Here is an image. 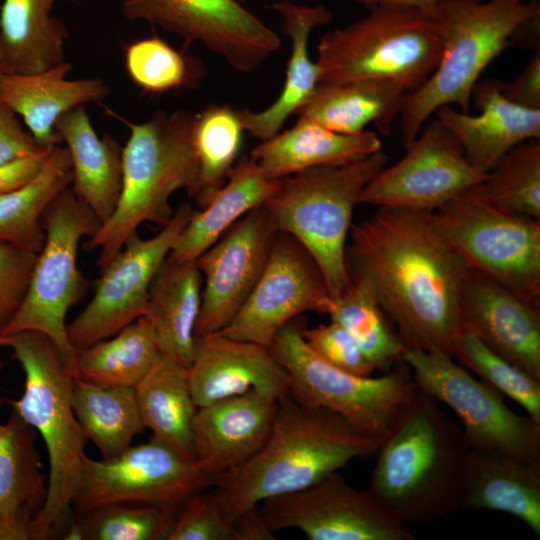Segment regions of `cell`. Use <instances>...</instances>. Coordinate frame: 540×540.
I'll use <instances>...</instances> for the list:
<instances>
[{
  "label": "cell",
  "mask_w": 540,
  "mask_h": 540,
  "mask_svg": "<svg viewBox=\"0 0 540 540\" xmlns=\"http://www.w3.org/2000/svg\"><path fill=\"white\" fill-rule=\"evenodd\" d=\"M349 235L350 278L371 290L406 349L453 357L469 269L438 229L433 212L377 207L352 224Z\"/></svg>",
  "instance_id": "1"
},
{
  "label": "cell",
  "mask_w": 540,
  "mask_h": 540,
  "mask_svg": "<svg viewBox=\"0 0 540 540\" xmlns=\"http://www.w3.org/2000/svg\"><path fill=\"white\" fill-rule=\"evenodd\" d=\"M380 443L341 415L307 407L287 394L278 400L263 446L217 476L211 491L234 524L268 498L305 489L355 459L375 455Z\"/></svg>",
  "instance_id": "2"
},
{
  "label": "cell",
  "mask_w": 540,
  "mask_h": 540,
  "mask_svg": "<svg viewBox=\"0 0 540 540\" xmlns=\"http://www.w3.org/2000/svg\"><path fill=\"white\" fill-rule=\"evenodd\" d=\"M469 448L461 426L417 388L381 440L367 490L407 526L439 521L459 510V477Z\"/></svg>",
  "instance_id": "3"
},
{
  "label": "cell",
  "mask_w": 540,
  "mask_h": 540,
  "mask_svg": "<svg viewBox=\"0 0 540 540\" xmlns=\"http://www.w3.org/2000/svg\"><path fill=\"white\" fill-rule=\"evenodd\" d=\"M24 376L15 411L44 441L49 461L46 498L29 525L30 539L46 540L64 533L72 520L85 454V437L73 410L72 364L44 334L24 331L0 336Z\"/></svg>",
  "instance_id": "4"
},
{
  "label": "cell",
  "mask_w": 540,
  "mask_h": 540,
  "mask_svg": "<svg viewBox=\"0 0 540 540\" xmlns=\"http://www.w3.org/2000/svg\"><path fill=\"white\" fill-rule=\"evenodd\" d=\"M196 114L187 109L159 110L148 120L132 123L122 149L121 190L110 217L84 243L99 250L102 269L143 223L166 225L173 216L171 195L186 189L192 197L198 179L194 146Z\"/></svg>",
  "instance_id": "5"
},
{
  "label": "cell",
  "mask_w": 540,
  "mask_h": 540,
  "mask_svg": "<svg viewBox=\"0 0 540 540\" xmlns=\"http://www.w3.org/2000/svg\"><path fill=\"white\" fill-rule=\"evenodd\" d=\"M537 14L538 0L438 1L433 19L442 56L426 82L403 97L399 128L406 149L439 107L455 104L469 113L472 91L482 72Z\"/></svg>",
  "instance_id": "6"
},
{
  "label": "cell",
  "mask_w": 540,
  "mask_h": 540,
  "mask_svg": "<svg viewBox=\"0 0 540 540\" xmlns=\"http://www.w3.org/2000/svg\"><path fill=\"white\" fill-rule=\"evenodd\" d=\"M380 150L342 165L319 166L279 179L264 203L278 232L296 239L320 268L332 298L350 284L346 240L365 186L386 166Z\"/></svg>",
  "instance_id": "7"
},
{
  "label": "cell",
  "mask_w": 540,
  "mask_h": 540,
  "mask_svg": "<svg viewBox=\"0 0 540 540\" xmlns=\"http://www.w3.org/2000/svg\"><path fill=\"white\" fill-rule=\"evenodd\" d=\"M321 38L316 63L320 82L386 80L406 93L421 87L442 56L433 18L405 6L381 5Z\"/></svg>",
  "instance_id": "8"
},
{
  "label": "cell",
  "mask_w": 540,
  "mask_h": 540,
  "mask_svg": "<svg viewBox=\"0 0 540 540\" xmlns=\"http://www.w3.org/2000/svg\"><path fill=\"white\" fill-rule=\"evenodd\" d=\"M302 329V322L295 318L278 331L269 345L288 373L289 394L307 407L337 413L382 440L417 391L408 366L400 360L380 377L348 373L318 356L304 340Z\"/></svg>",
  "instance_id": "9"
},
{
  "label": "cell",
  "mask_w": 540,
  "mask_h": 540,
  "mask_svg": "<svg viewBox=\"0 0 540 540\" xmlns=\"http://www.w3.org/2000/svg\"><path fill=\"white\" fill-rule=\"evenodd\" d=\"M433 216L469 270L539 303V219L494 204L475 186L441 206Z\"/></svg>",
  "instance_id": "10"
},
{
  "label": "cell",
  "mask_w": 540,
  "mask_h": 540,
  "mask_svg": "<svg viewBox=\"0 0 540 540\" xmlns=\"http://www.w3.org/2000/svg\"><path fill=\"white\" fill-rule=\"evenodd\" d=\"M42 222L45 241L26 296L0 336L24 331L44 334L73 366L75 350L67 336L66 316L87 290L78 268V248L81 239L91 237L101 223L69 187L47 207Z\"/></svg>",
  "instance_id": "11"
},
{
  "label": "cell",
  "mask_w": 540,
  "mask_h": 540,
  "mask_svg": "<svg viewBox=\"0 0 540 540\" xmlns=\"http://www.w3.org/2000/svg\"><path fill=\"white\" fill-rule=\"evenodd\" d=\"M400 360L410 369L417 388L458 416L470 448L540 466V422L512 411L503 395L451 356L405 349Z\"/></svg>",
  "instance_id": "12"
},
{
  "label": "cell",
  "mask_w": 540,
  "mask_h": 540,
  "mask_svg": "<svg viewBox=\"0 0 540 540\" xmlns=\"http://www.w3.org/2000/svg\"><path fill=\"white\" fill-rule=\"evenodd\" d=\"M217 477L200 470L171 445L152 435L145 443L102 460L86 456L73 501L76 512L112 503L152 504L178 511Z\"/></svg>",
  "instance_id": "13"
},
{
  "label": "cell",
  "mask_w": 540,
  "mask_h": 540,
  "mask_svg": "<svg viewBox=\"0 0 540 540\" xmlns=\"http://www.w3.org/2000/svg\"><path fill=\"white\" fill-rule=\"evenodd\" d=\"M193 210L190 204H181L153 237L143 239L137 231L132 233L100 269L93 297L67 324L75 352L113 336L145 315L151 283Z\"/></svg>",
  "instance_id": "14"
},
{
  "label": "cell",
  "mask_w": 540,
  "mask_h": 540,
  "mask_svg": "<svg viewBox=\"0 0 540 540\" xmlns=\"http://www.w3.org/2000/svg\"><path fill=\"white\" fill-rule=\"evenodd\" d=\"M124 17L198 42L236 71L256 70L281 38L238 0H121Z\"/></svg>",
  "instance_id": "15"
},
{
  "label": "cell",
  "mask_w": 540,
  "mask_h": 540,
  "mask_svg": "<svg viewBox=\"0 0 540 540\" xmlns=\"http://www.w3.org/2000/svg\"><path fill=\"white\" fill-rule=\"evenodd\" d=\"M259 509L271 531L297 529L309 540H415L367 489L353 488L338 471L305 489L268 498Z\"/></svg>",
  "instance_id": "16"
},
{
  "label": "cell",
  "mask_w": 540,
  "mask_h": 540,
  "mask_svg": "<svg viewBox=\"0 0 540 540\" xmlns=\"http://www.w3.org/2000/svg\"><path fill=\"white\" fill-rule=\"evenodd\" d=\"M487 175L469 163L458 139L434 119L402 159L365 186L359 204L434 212Z\"/></svg>",
  "instance_id": "17"
},
{
  "label": "cell",
  "mask_w": 540,
  "mask_h": 540,
  "mask_svg": "<svg viewBox=\"0 0 540 540\" xmlns=\"http://www.w3.org/2000/svg\"><path fill=\"white\" fill-rule=\"evenodd\" d=\"M332 297L309 252L278 232L265 268L233 320L220 332L269 347L275 335L302 313H326Z\"/></svg>",
  "instance_id": "18"
},
{
  "label": "cell",
  "mask_w": 540,
  "mask_h": 540,
  "mask_svg": "<svg viewBox=\"0 0 540 540\" xmlns=\"http://www.w3.org/2000/svg\"><path fill=\"white\" fill-rule=\"evenodd\" d=\"M277 234L262 205L196 259L204 280L196 338L218 333L233 320L259 280Z\"/></svg>",
  "instance_id": "19"
},
{
  "label": "cell",
  "mask_w": 540,
  "mask_h": 540,
  "mask_svg": "<svg viewBox=\"0 0 540 540\" xmlns=\"http://www.w3.org/2000/svg\"><path fill=\"white\" fill-rule=\"evenodd\" d=\"M460 318L488 349L540 380V303L469 270Z\"/></svg>",
  "instance_id": "20"
},
{
  "label": "cell",
  "mask_w": 540,
  "mask_h": 540,
  "mask_svg": "<svg viewBox=\"0 0 540 540\" xmlns=\"http://www.w3.org/2000/svg\"><path fill=\"white\" fill-rule=\"evenodd\" d=\"M187 370L198 408L252 390L277 399L289 394L288 373L269 347L220 333L196 339Z\"/></svg>",
  "instance_id": "21"
},
{
  "label": "cell",
  "mask_w": 540,
  "mask_h": 540,
  "mask_svg": "<svg viewBox=\"0 0 540 540\" xmlns=\"http://www.w3.org/2000/svg\"><path fill=\"white\" fill-rule=\"evenodd\" d=\"M278 400L252 390L199 407L193 422L197 467L217 477L249 460L269 436Z\"/></svg>",
  "instance_id": "22"
},
{
  "label": "cell",
  "mask_w": 540,
  "mask_h": 540,
  "mask_svg": "<svg viewBox=\"0 0 540 540\" xmlns=\"http://www.w3.org/2000/svg\"><path fill=\"white\" fill-rule=\"evenodd\" d=\"M502 83L498 79L476 83L471 103L479 110L478 115L448 105L434 112L436 119L458 139L469 163L484 174L518 144L540 140V109L509 101L501 93Z\"/></svg>",
  "instance_id": "23"
},
{
  "label": "cell",
  "mask_w": 540,
  "mask_h": 540,
  "mask_svg": "<svg viewBox=\"0 0 540 540\" xmlns=\"http://www.w3.org/2000/svg\"><path fill=\"white\" fill-rule=\"evenodd\" d=\"M458 507L507 513L540 537V466L507 454L469 448L458 485Z\"/></svg>",
  "instance_id": "24"
},
{
  "label": "cell",
  "mask_w": 540,
  "mask_h": 540,
  "mask_svg": "<svg viewBox=\"0 0 540 540\" xmlns=\"http://www.w3.org/2000/svg\"><path fill=\"white\" fill-rule=\"evenodd\" d=\"M71 69L65 61L37 74L0 72V100L22 118L43 148L62 142L55 123L63 113L86 103H100L110 94L101 78L66 79Z\"/></svg>",
  "instance_id": "25"
},
{
  "label": "cell",
  "mask_w": 540,
  "mask_h": 540,
  "mask_svg": "<svg viewBox=\"0 0 540 540\" xmlns=\"http://www.w3.org/2000/svg\"><path fill=\"white\" fill-rule=\"evenodd\" d=\"M4 368L0 358V374ZM3 399L0 396V409ZM37 432L15 411L0 422V540L30 539L29 525L47 491Z\"/></svg>",
  "instance_id": "26"
},
{
  "label": "cell",
  "mask_w": 540,
  "mask_h": 540,
  "mask_svg": "<svg viewBox=\"0 0 540 540\" xmlns=\"http://www.w3.org/2000/svg\"><path fill=\"white\" fill-rule=\"evenodd\" d=\"M282 19V31L291 41V54L281 93L266 109L237 110L244 130L266 140L279 132L284 122L309 100L320 82V69L308 54L311 32L319 25L327 24L332 13L322 4L306 6L289 0L272 5Z\"/></svg>",
  "instance_id": "27"
},
{
  "label": "cell",
  "mask_w": 540,
  "mask_h": 540,
  "mask_svg": "<svg viewBox=\"0 0 540 540\" xmlns=\"http://www.w3.org/2000/svg\"><path fill=\"white\" fill-rule=\"evenodd\" d=\"M382 150L376 133L342 134L303 118L281 133L263 140L250 158L269 179L279 180L304 170L342 165Z\"/></svg>",
  "instance_id": "28"
},
{
  "label": "cell",
  "mask_w": 540,
  "mask_h": 540,
  "mask_svg": "<svg viewBox=\"0 0 540 540\" xmlns=\"http://www.w3.org/2000/svg\"><path fill=\"white\" fill-rule=\"evenodd\" d=\"M72 165V191L104 223L121 190L122 147L109 134L96 133L84 107L63 113L55 123Z\"/></svg>",
  "instance_id": "29"
},
{
  "label": "cell",
  "mask_w": 540,
  "mask_h": 540,
  "mask_svg": "<svg viewBox=\"0 0 540 540\" xmlns=\"http://www.w3.org/2000/svg\"><path fill=\"white\" fill-rule=\"evenodd\" d=\"M202 282L196 260L166 258L151 283L144 315L153 327L160 354L187 369L196 347Z\"/></svg>",
  "instance_id": "30"
},
{
  "label": "cell",
  "mask_w": 540,
  "mask_h": 540,
  "mask_svg": "<svg viewBox=\"0 0 540 540\" xmlns=\"http://www.w3.org/2000/svg\"><path fill=\"white\" fill-rule=\"evenodd\" d=\"M405 94L400 85L386 80L319 82L296 115L342 134L361 133L373 123L389 135Z\"/></svg>",
  "instance_id": "31"
},
{
  "label": "cell",
  "mask_w": 540,
  "mask_h": 540,
  "mask_svg": "<svg viewBox=\"0 0 540 540\" xmlns=\"http://www.w3.org/2000/svg\"><path fill=\"white\" fill-rule=\"evenodd\" d=\"M278 183L279 180L267 178L250 157H243L209 203L193 210L167 258L195 261L236 221L264 205Z\"/></svg>",
  "instance_id": "32"
},
{
  "label": "cell",
  "mask_w": 540,
  "mask_h": 540,
  "mask_svg": "<svg viewBox=\"0 0 540 540\" xmlns=\"http://www.w3.org/2000/svg\"><path fill=\"white\" fill-rule=\"evenodd\" d=\"M61 0H3L0 72L31 75L65 62L67 26L51 15Z\"/></svg>",
  "instance_id": "33"
},
{
  "label": "cell",
  "mask_w": 540,
  "mask_h": 540,
  "mask_svg": "<svg viewBox=\"0 0 540 540\" xmlns=\"http://www.w3.org/2000/svg\"><path fill=\"white\" fill-rule=\"evenodd\" d=\"M134 389L145 429L194 462L193 422L198 407L187 368L160 354Z\"/></svg>",
  "instance_id": "34"
},
{
  "label": "cell",
  "mask_w": 540,
  "mask_h": 540,
  "mask_svg": "<svg viewBox=\"0 0 540 540\" xmlns=\"http://www.w3.org/2000/svg\"><path fill=\"white\" fill-rule=\"evenodd\" d=\"M71 183L68 150L56 145L34 177L0 195V240L38 254L45 241L43 215L56 196Z\"/></svg>",
  "instance_id": "35"
},
{
  "label": "cell",
  "mask_w": 540,
  "mask_h": 540,
  "mask_svg": "<svg viewBox=\"0 0 540 540\" xmlns=\"http://www.w3.org/2000/svg\"><path fill=\"white\" fill-rule=\"evenodd\" d=\"M71 400L85 437L95 444L102 458L122 453L145 430L133 387L74 377Z\"/></svg>",
  "instance_id": "36"
},
{
  "label": "cell",
  "mask_w": 540,
  "mask_h": 540,
  "mask_svg": "<svg viewBox=\"0 0 540 540\" xmlns=\"http://www.w3.org/2000/svg\"><path fill=\"white\" fill-rule=\"evenodd\" d=\"M159 355L153 327L141 316L113 336L76 351L73 374L87 382L134 388Z\"/></svg>",
  "instance_id": "37"
},
{
  "label": "cell",
  "mask_w": 540,
  "mask_h": 540,
  "mask_svg": "<svg viewBox=\"0 0 540 540\" xmlns=\"http://www.w3.org/2000/svg\"><path fill=\"white\" fill-rule=\"evenodd\" d=\"M326 314L352 335L376 370H386L400 361L406 347L362 281L351 278L347 288L332 298Z\"/></svg>",
  "instance_id": "38"
},
{
  "label": "cell",
  "mask_w": 540,
  "mask_h": 540,
  "mask_svg": "<svg viewBox=\"0 0 540 540\" xmlns=\"http://www.w3.org/2000/svg\"><path fill=\"white\" fill-rule=\"evenodd\" d=\"M243 131L238 112L230 105L210 104L196 115L198 179L192 197L199 209L225 184L240 150Z\"/></svg>",
  "instance_id": "39"
},
{
  "label": "cell",
  "mask_w": 540,
  "mask_h": 540,
  "mask_svg": "<svg viewBox=\"0 0 540 540\" xmlns=\"http://www.w3.org/2000/svg\"><path fill=\"white\" fill-rule=\"evenodd\" d=\"M475 187L494 204L540 220V140L512 148Z\"/></svg>",
  "instance_id": "40"
},
{
  "label": "cell",
  "mask_w": 540,
  "mask_h": 540,
  "mask_svg": "<svg viewBox=\"0 0 540 540\" xmlns=\"http://www.w3.org/2000/svg\"><path fill=\"white\" fill-rule=\"evenodd\" d=\"M128 77L147 93H164L196 86L204 76L200 61L166 41L150 36L131 41L124 47Z\"/></svg>",
  "instance_id": "41"
},
{
  "label": "cell",
  "mask_w": 540,
  "mask_h": 540,
  "mask_svg": "<svg viewBox=\"0 0 540 540\" xmlns=\"http://www.w3.org/2000/svg\"><path fill=\"white\" fill-rule=\"evenodd\" d=\"M453 358L501 395L520 405L540 422V380L500 357L462 328L455 340Z\"/></svg>",
  "instance_id": "42"
},
{
  "label": "cell",
  "mask_w": 540,
  "mask_h": 540,
  "mask_svg": "<svg viewBox=\"0 0 540 540\" xmlns=\"http://www.w3.org/2000/svg\"><path fill=\"white\" fill-rule=\"evenodd\" d=\"M176 511L152 504L112 503L78 512L82 540H166Z\"/></svg>",
  "instance_id": "43"
},
{
  "label": "cell",
  "mask_w": 540,
  "mask_h": 540,
  "mask_svg": "<svg viewBox=\"0 0 540 540\" xmlns=\"http://www.w3.org/2000/svg\"><path fill=\"white\" fill-rule=\"evenodd\" d=\"M166 540H238V532L225 518L212 491L204 490L177 511Z\"/></svg>",
  "instance_id": "44"
},
{
  "label": "cell",
  "mask_w": 540,
  "mask_h": 540,
  "mask_svg": "<svg viewBox=\"0 0 540 540\" xmlns=\"http://www.w3.org/2000/svg\"><path fill=\"white\" fill-rule=\"evenodd\" d=\"M307 345L329 364L357 376H372L376 370L352 335L340 324L330 321L302 329Z\"/></svg>",
  "instance_id": "45"
},
{
  "label": "cell",
  "mask_w": 540,
  "mask_h": 540,
  "mask_svg": "<svg viewBox=\"0 0 540 540\" xmlns=\"http://www.w3.org/2000/svg\"><path fill=\"white\" fill-rule=\"evenodd\" d=\"M37 254L0 240V335L19 310Z\"/></svg>",
  "instance_id": "46"
},
{
  "label": "cell",
  "mask_w": 540,
  "mask_h": 540,
  "mask_svg": "<svg viewBox=\"0 0 540 540\" xmlns=\"http://www.w3.org/2000/svg\"><path fill=\"white\" fill-rule=\"evenodd\" d=\"M49 149L40 146L15 112L0 100V165Z\"/></svg>",
  "instance_id": "47"
},
{
  "label": "cell",
  "mask_w": 540,
  "mask_h": 540,
  "mask_svg": "<svg viewBox=\"0 0 540 540\" xmlns=\"http://www.w3.org/2000/svg\"><path fill=\"white\" fill-rule=\"evenodd\" d=\"M501 93L509 101L529 109H540V48L524 70L510 83H502Z\"/></svg>",
  "instance_id": "48"
},
{
  "label": "cell",
  "mask_w": 540,
  "mask_h": 540,
  "mask_svg": "<svg viewBox=\"0 0 540 540\" xmlns=\"http://www.w3.org/2000/svg\"><path fill=\"white\" fill-rule=\"evenodd\" d=\"M51 149L1 164L0 195L19 187L34 177L43 167Z\"/></svg>",
  "instance_id": "49"
},
{
  "label": "cell",
  "mask_w": 540,
  "mask_h": 540,
  "mask_svg": "<svg viewBox=\"0 0 540 540\" xmlns=\"http://www.w3.org/2000/svg\"><path fill=\"white\" fill-rule=\"evenodd\" d=\"M368 10L381 5H398L415 8L427 16L434 18L439 0H355Z\"/></svg>",
  "instance_id": "50"
},
{
  "label": "cell",
  "mask_w": 540,
  "mask_h": 540,
  "mask_svg": "<svg viewBox=\"0 0 540 540\" xmlns=\"http://www.w3.org/2000/svg\"><path fill=\"white\" fill-rule=\"evenodd\" d=\"M240 1H243V0H240Z\"/></svg>",
  "instance_id": "51"
}]
</instances>
